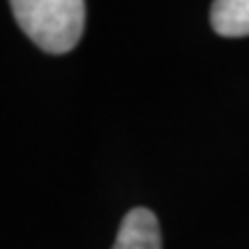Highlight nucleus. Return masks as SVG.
Segmentation results:
<instances>
[{
	"mask_svg": "<svg viewBox=\"0 0 249 249\" xmlns=\"http://www.w3.org/2000/svg\"><path fill=\"white\" fill-rule=\"evenodd\" d=\"M18 28L42 51L62 55L79 44L86 28L83 0H9Z\"/></svg>",
	"mask_w": 249,
	"mask_h": 249,
	"instance_id": "1",
	"label": "nucleus"
},
{
	"mask_svg": "<svg viewBox=\"0 0 249 249\" xmlns=\"http://www.w3.org/2000/svg\"><path fill=\"white\" fill-rule=\"evenodd\" d=\"M113 249H161L160 222L148 208H134L124 214Z\"/></svg>",
	"mask_w": 249,
	"mask_h": 249,
	"instance_id": "2",
	"label": "nucleus"
},
{
	"mask_svg": "<svg viewBox=\"0 0 249 249\" xmlns=\"http://www.w3.org/2000/svg\"><path fill=\"white\" fill-rule=\"evenodd\" d=\"M210 23L222 37H247L249 0H214L210 7Z\"/></svg>",
	"mask_w": 249,
	"mask_h": 249,
	"instance_id": "3",
	"label": "nucleus"
}]
</instances>
